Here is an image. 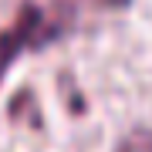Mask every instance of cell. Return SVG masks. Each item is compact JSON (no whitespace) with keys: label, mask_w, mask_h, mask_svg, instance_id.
Listing matches in <instances>:
<instances>
[{"label":"cell","mask_w":152,"mask_h":152,"mask_svg":"<svg viewBox=\"0 0 152 152\" xmlns=\"http://www.w3.org/2000/svg\"><path fill=\"white\" fill-rule=\"evenodd\" d=\"M37 27H41V10L24 7V10H20V20H17V27L0 31V78H4V71L10 68V61L20 54L24 44H31L34 37H37Z\"/></svg>","instance_id":"obj_1"},{"label":"cell","mask_w":152,"mask_h":152,"mask_svg":"<svg viewBox=\"0 0 152 152\" xmlns=\"http://www.w3.org/2000/svg\"><path fill=\"white\" fill-rule=\"evenodd\" d=\"M115 152H152V129H135V132H129V135L115 145Z\"/></svg>","instance_id":"obj_2"}]
</instances>
